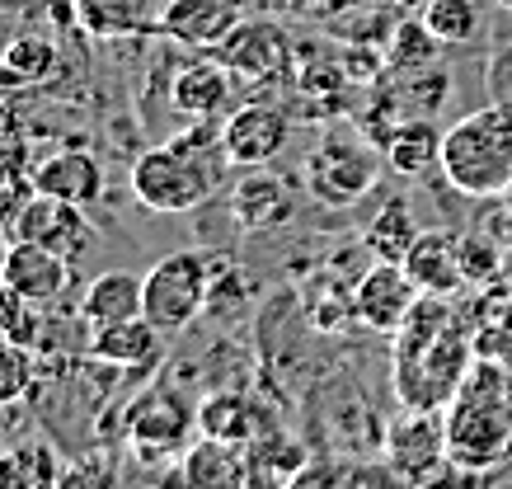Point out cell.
Listing matches in <instances>:
<instances>
[{
	"mask_svg": "<svg viewBox=\"0 0 512 489\" xmlns=\"http://www.w3.org/2000/svg\"><path fill=\"white\" fill-rule=\"evenodd\" d=\"M179 475H184V489H249L254 461L240 442L198 438L179 461Z\"/></svg>",
	"mask_w": 512,
	"mask_h": 489,
	"instance_id": "obj_16",
	"label": "cell"
},
{
	"mask_svg": "<svg viewBox=\"0 0 512 489\" xmlns=\"http://www.w3.org/2000/svg\"><path fill=\"white\" fill-rule=\"evenodd\" d=\"M221 160H226V151L212 156V137L207 132L174 137V142L151 146V151L137 156V165H132V193H137V203L146 212H160V217L193 212V207H202L221 189Z\"/></svg>",
	"mask_w": 512,
	"mask_h": 489,
	"instance_id": "obj_3",
	"label": "cell"
},
{
	"mask_svg": "<svg viewBox=\"0 0 512 489\" xmlns=\"http://www.w3.org/2000/svg\"><path fill=\"white\" fill-rule=\"evenodd\" d=\"M442 137H447V132H437L433 118H400V123L390 127V137L381 142L386 165L409 174V179H419V174H428L433 165H442Z\"/></svg>",
	"mask_w": 512,
	"mask_h": 489,
	"instance_id": "obj_21",
	"label": "cell"
},
{
	"mask_svg": "<svg viewBox=\"0 0 512 489\" xmlns=\"http://www.w3.org/2000/svg\"><path fill=\"white\" fill-rule=\"evenodd\" d=\"M475 358H489V363L508 367L512 372V297L508 287H480V306H475Z\"/></svg>",
	"mask_w": 512,
	"mask_h": 489,
	"instance_id": "obj_22",
	"label": "cell"
},
{
	"mask_svg": "<svg viewBox=\"0 0 512 489\" xmlns=\"http://www.w3.org/2000/svg\"><path fill=\"white\" fill-rule=\"evenodd\" d=\"M33 189L47 198H62V203L90 207L104 193V170L90 151H57L43 165H33Z\"/></svg>",
	"mask_w": 512,
	"mask_h": 489,
	"instance_id": "obj_18",
	"label": "cell"
},
{
	"mask_svg": "<svg viewBox=\"0 0 512 489\" xmlns=\"http://www.w3.org/2000/svg\"><path fill=\"white\" fill-rule=\"evenodd\" d=\"M198 438H217V442H254V410H249L245 395L217 391L198 405Z\"/></svg>",
	"mask_w": 512,
	"mask_h": 489,
	"instance_id": "obj_25",
	"label": "cell"
},
{
	"mask_svg": "<svg viewBox=\"0 0 512 489\" xmlns=\"http://www.w3.org/2000/svg\"><path fill=\"white\" fill-rule=\"evenodd\" d=\"M5 240H33L43 250L62 254V259H85L94 245V226L85 221V207L62 203V198H47V193H33V203L24 207V217L15 221V231Z\"/></svg>",
	"mask_w": 512,
	"mask_h": 489,
	"instance_id": "obj_10",
	"label": "cell"
},
{
	"mask_svg": "<svg viewBox=\"0 0 512 489\" xmlns=\"http://www.w3.org/2000/svg\"><path fill=\"white\" fill-rule=\"evenodd\" d=\"M33 386V348L0 334V405H15Z\"/></svg>",
	"mask_w": 512,
	"mask_h": 489,
	"instance_id": "obj_32",
	"label": "cell"
},
{
	"mask_svg": "<svg viewBox=\"0 0 512 489\" xmlns=\"http://www.w3.org/2000/svg\"><path fill=\"white\" fill-rule=\"evenodd\" d=\"M287 137H292V127H287V118L278 109L240 104L226 118V127H221V151L240 170H264V165H273L287 151Z\"/></svg>",
	"mask_w": 512,
	"mask_h": 489,
	"instance_id": "obj_12",
	"label": "cell"
},
{
	"mask_svg": "<svg viewBox=\"0 0 512 489\" xmlns=\"http://www.w3.org/2000/svg\"><path fill=\"white\" fill-rule=\"evenodd\" d=\"M419 236H423V226L414 217V207L404 203V198H390L372 217V226L362 231V250L372 254V259H386V264H404V254L414 250Z\"/></svg>",
	"mask_w": 512,
	"mask_h": 489,
	"instance_id": "obj_23",
	"label": "cell"
},
{
	"mask_svg": "<svg viewBox=\"0 0 512 489\" xmlns=\"http://www.w3.org/2000/svg\"><path fill=\"white\" fill-rule=\"evenodd\" d=\"M33 179H0V236L15 231V221L24 217V207L33 203Z\"/></svg>",
	"mask_w": 512,
	"mask_h": 489,
	"instance_id": "obj_34",
	"label": "cell"
},
{
	"mask_svg": "<svg viewBox=\"0 0 512 489\" xmlns=\"http://www.w3.org/2000/svg\"><path fill=\"white\" fill-rule=\"evenodd\" d=\"M57 489H113V471L99 461H80V466H62L57 475Z\"/></svg>",
	"mask_w": 512,
	"mask_h": 489,
	"instance_id": "obj_36",
	"label": "cell"
},
{
	"mask_svg": "<svg viewBox=\"0 0 512 489\" xmlns=\"http://www.w3.org/2000/svg\"><path fill=\"white\" fill-rule=\"evenodd\" d=\"M0 287L19 292L33 306H52L71 292V259L43 250L33 240H5L0 254Z\"/></svg>",
	"mask_w": 512,
	"mask_h": 489,
	"instance_id": "obj_11",
	"label": "cell"
},
{
	"mask_svg": "<svg viewBox=\"0 0 512 489\" xmlns=\"http://www.w3.org/2000/svg\"><path fill=\"white\" fill-rule=\"evenodd\" d=\"M235 217L245 221L249 231H264L278 217H287V198H282V184L273 179H245L240 193H235Z\"/></svg>",
	"mask_w": 512,
	"mask_h": 489,
	"instance_id": "obj_30",
	"label": "cell"
},
{
	"mask_svg": "<svg viewBox=\"0 0 512 489\" xmlns=\"http://www.w3.org/2000/svg\"><path fill=\"white\" fill-rule=\"evenodd\" d=\"M198 433V410H188L174 391H151L141 395L127 410V438L141 457H170V452H188Z\"/></svg>",
	"mask_w": 512,
	"mask_h": 489,
	"instance_id": "obj_8",
	"label": "cell"
},
{
	"mask_svg": "<svg viewBox=\"0 0 512 489\" xmlns=\"http://www.w3.org/2000/svg\"><path fill=\"white\" fill-rule=\"evenodd\" d=\"M71 5H76L80 29L90 38H123V33L160 29V19L151 15V0H71Z\"/></svg>",
	"mask_w": 512,
	"mask_h": 489,
	"instance_id": "obj_24",
	"label": "cell"
},
{
	"mask_svg": "<svg viewBox=\"0 0 512 489\" xmlns=\"http://www.w3.org/2000/svg\"><path fill=\"white\" fill-rule=\"evenodd\" d=\"M503 287H508V297H512V245H508V254H503Z\"/></svg>",
	"mask_w": 512,
	"mask_h": 489,
	"instance_id": "obj_37",
	"label": "cell"
},
{
	"mask_svg": "<svg viewBox=\"0 0 512 489\" xmlns=\"http://www.w3.org/2000/svg\"><path fill=\"white\" fill-rule=\"evenodd\" d=\"M461 240V269H466V287H494L503 283V254L508 245H498L489 231H466Z\"/></svg>",
	"mask_w": 512,
	"mask_h": 489,
	"instance_id": "obj_29",
	"label": "cell"
},
{
	"mask_svg": "<svg viewBox=\"0 0 512 489\" xmlns=\"http://www.w3.org/2000/svg\"><path fill=\"white\" fill-rule=\"evenodd\" d=\"M57 452L52 447H10L0 452V489H57Z\"/></svg>",
	"mask_w": 512,
	"mask_h": 489,
	"instance_id": "obj_27",
	"label": "cell"
},
{
	"mask_svg": "<svg viewBox=\"0 0 512 489\" xmlns=\"http://www.w3.org/2000/svg\"><path fill=\"white\" fill-rule=\"evenodd\" d=\"M57 71V43L43 33H19L0 57V85H43Z\"/></svg>",
	"mask_w": 512,
	"mask_h": 489,
	"instance_id": "obj_26",
	"label": "cell"
},
{
	"mask_svg": "<svg viewBox=\"0 0 512 489\" xmlns=\"http://www.w3.org/2000/svg\"><path fill=\"white\" fill-rule=\"evenodd\" d=\"M170 99L174 109L188 113V118H198L207 123L212 113H221L231 104V71L212 57V62H188L170 85Z\"/></svg>",
	"mask_w": 512,
	"mask_h": 489,
	"instance_id": "obj_20",
	"label": "cell"
},
{
	"mask_svg": "<svg viewBox=\"0 0 512 489\" xmlns=\"http://www.w3.org/2000/svg\"><path fill=\"white\" fill-rule=\"evenodd\" d=\"M207 301H212V259L193 250H174L146 273L141 316L151 320L156 330L179 334L207 311Z\"/></svg>",
	"mask_w": 512,
	"mask_h": 489,
	"instance_id": "obj_5",
	"label": "cell"
},
{
	"mask_svg": "<svg viewBox=\"0 0 512 489\" xmlns=\"http://www.w3.org/2000/svg\"><path fill=\"white\" fill-rule=\"evenodd\" d=\"M442 174L466 198L512 193V109L489 104L456 118L442 137Z\"/></svg>",
	"mask_w": 512,
	"mask_h": 489,
	"instance_id": "obj_4",
	"label": "cell"
},
{
	"mask_svg": "<svg viewBox=\"0 0 512 489\" xmlns=\"http://www.w3.org/2000/svg\"><path fill=\"white\" fill-rule=\"evenodd\" d=\"M386 461L409 480V489L447 471V419L428 410H409L395 419L386 438Z\"/></svg>",
	"mask_w": 512,
	"mask_h": 489,
	"instance_id": "obj_9",
	"label": "cell"
},
{
	"mask_svg": "<svg viewBox=\"0 0 512 489\" xmlns=\"http://www.w3.org/2000/svg\"><path fill=\"white\" fill-rule=\"evenodd\" d=\"M165 339L170 334L156 330L146 316L113 320V325L90 330V358H99V363H109V367H151L165 353Z\"/></svg>",
	"mask_w": 512,
	"mask_h": 489,
	"instance_id": "obj_17",
	"label": "cell"
},
{
	"mask_svg": "<svg viewBox=\"0 0 512 489\" xmlns=\"http://www.w3.org/2000/svg\"><path fill=\"white\" fill-rule=\"evenodd\" d=\"M306 184L325 207H353L376 184L372 146L357 142V137H343V132L325 137L306 160Z\"/></svg>",
	"mask_w": 512,
	"mask_h": 489,
	"instance_id": "obj_6",
	"label": "cell"
},
{
	"mask_svg": "<svg viewBox=\"0 0 512 489\" xmlns=\"http://www.w3.org/2000/svg\"><path fill=\"white\" fill-rule=\"evenodd\" d=\"M475 367V334L456 320L451 297H419L400 330L390 358V386L404 410L442 414L466 386Z\"/></svg>",
	"mask_w": 512,
	"mask_h": 489,
	"instance_id": "obj_1",
	"label": "cell"
},
{
	"mask_svg": "<svg viewBox=\"0 0 512 489\" xmlns=\"http://www.w3.org/2000/svg\"><path fill=\"white\" fill-rule=\"evenodd\" d=\"M235 24H240L235 0H165V10H160V33L184 48L212 52Z\"/></svg>",
	"mask_w": 512,
	"mask_h": 489,
	"instance_id": "obj_14",
	"label": "cell"
},
{
	"mask_svg": "<svg viewBox=\"0 0 512 489\" xmlns=\"http://www.w3.org/2000/svg\"><path fill=\"white\" fill-rule=\"evenodd\" d=\"M404 273L414 278L423 297H456L466 287V269H461V240L451 231H423L414 240V250L404 254Z\"/></svg>",
	"mask_w": 512,
	"mask_h": 489,
	"instance_id": "obj_15",
	"label": "cell"
},
{
	"mask_svg": "<svg viewBox=\"0 0 512 489\" xmlns=\"http://www.w3.org/2000/svg\"><path fill=\"white\" fill-rule=\"evenodd\" d=\"M38 311H43V306H33V301H24L19 292L0 287V334H5V339H15V344H24V348L38 344Z\"/></svg>",
	"mask_w": 512,
	"mask_h": 489,
	"instance_id": "obj_33",
	"label": "cell"
},
{
	"mask_svg": "<svg viewBox=\"0 0 512 489\" xmlns=\"http://www.w3.org/2000/svg\"><path fill=\"white\" fill-rule=\"evenodd\" d=\"M141 306H146V278H137V273H127V269H109L85 287L80 320L90 330H99V325H113V320L141 316Z\"/></svg>",
	"mask_w": 512,
	"mask_h": 489,
	"instance_id": "obj_19",
	"label": "cell"
},
{
	"mask_svg": "<svg viewBox=\"0 0 512 489\" xmlns=\"http://www.w3.org/2000/svg\"><path fill=\"white\" fill-rule=\"evenodd\" d=\"M390 66H395V71H423V66H437V38L423 19H409V24L395 29Z\"/></svg>",
	"mask_w": 512,
	"mask_h": 489,
	"instance_id": "obj_31",
	"label": "cell"
},
{
	"mask_svg": "<svg viewBox=\"0 0 512 489\" xmlns=\"http://www.w3.org/2000/svg\"><path fill=\"white\" fill-rule=\"evenodd\" d=\"M419 287L414 278L404 273V264H386V259H376L372 269L357 278L353 287V301H357V320L376 334H395L409 320V311L419 306Z\"/></svg>",
	"mask_w": 512,
	"mask_h": 489,
	"instance_id": "obj_13",
	"label": "cell"
},
{
	"mask_svg": "<svg viewBox=\"0 0 512 489\" xmlns=\"http://www.w3.org/2000/svg\"><path fill=\"white\" fill-rule=\"evenodd\" d=\"M0 179H33L29 142L15 132H0Z\"/></svg>",
	"mask_w": 512,
	"mask_h": 489,
	"instance_id": "obj_35",
	"label": "cell"
},
{
	"mask_svg": "<svg viewBox=\"0 0 512 489\" xmlns=\"http://www.w3.org/2000/svg\"><path fill=\"white\" fill-rule=\"evenodd\" d=\"M423 24L433 29L437 43H470L475 33H480V10H475V0H428L423 5Z\"/></svg>",
	"mask_w": 512,
	"mask_h": 489,
	"instance_id": "obj_28",
	"label": "cell"
},
{
	"mask_svg": "<svg viewBox=\"0 0 512 489\" xmlns=\"http://www.w3.org/2000/svg\"><path fill=\"white\" fill-rule=\"evenodd\" d=\"M231 76H245V80H278L292 71V38L282 24L273 19H240L217 48H212Z\"/></svg>",
	"mask_w": 512,
	"mask_h": 489,
	"instance_id": "obj_7",
	"label": "cell"
},
{
	"mask_svg": "<svg viewBox=\"0 0 512 489\" xmlns=\"http://www.w3.org/2000/svg\"><path fill=\"white\" fill-rule=\"evenodd\" d=\"M447 457L456 471L489 475L512 457V372L475 358L466 386L447 410Z\"/></svg>",
	"mask_w": 512,
	"mask_h": 489,
	"instance_id": "obj_2",
	"label": "cell"
},
{
	"mask_svg": "<svg viewBox=\"0 0 512 489\" xmlns=\"http://www.w3.org/2000/svg\"><path fill=\"white\" fill-rule=\"evenodd\" d=\"M287 5H315V0H287Z\"/></svg>",
	"mask_w": 512,
	"mask_h": 489,
	"instance_id": "obj_38",
	"label": "cell"
}]
</instances>
